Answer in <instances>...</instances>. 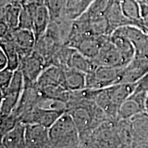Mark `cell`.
I'll return each instance as SVG.
<instances>
[{"label": "cell", "mask_w": 148, "mask_h": 148, "mask_svg": "<svg viewBox=\"0 0 148 148\" xmlns=\"http://www.w3.org/2000/svg\"><path fill=\"white\" fill-rule=\"evenodd\" d=\"M130 134L127 121L108 119L80 136L83 148H124Z\"/></svg>", "instance_id": "obj_1"}, {"label": "cell", "mask_w": 148, "mask_h": 148, "mask_svg": "<svg viewBox=\"0 0 148 148\" xmlns=\"http://www.w3.org/2000/svg\"><path fill=\"white\" fill-rule=\"evenodd\" d=\"M136 83H119L96 90L94 100L110 119L118 121L120 106L134 91Z\"/></svg>", "instance_id": "obj_2"}, {"label": "cell", "mask_w": 148, "mask_h": 148, "mask_svg": "<svg viewBox=\"0 0 148 148\" xmlns=\"http://www.w3.org/2000/svg\"><path fill=\"white\" fill-rule=\"evenodd\" d=\"M51 145L53 148H69L80 145V136L69 112H65L49 128Z\"/></svg>", "instance_id": "obj_3"}, {"label": "cell", "mask_w": 148, "mask_h": 148, "mask_svg": "<svg viewBox=\"0 0 148 148\" xmlns=\"http://www.w3.org/2000/svg\"><path fill=\"white\" fill-rule=\"evenodd\" d=\"M123 68L97 66L95 71L86 74V88L98 90L121 83Z\"/></svg>", "instance_id": "obj_4"}, {"label": "cell", "mask_w": 148, "mask_h": 148, "mask_svg": "<svg viewBox=\"0 0 148 148\" xmlns=\"http://www.w3.org/2000/svg\"><path fill=\"white\" fill-rule=\"evenodd\" d=\"M25 87V79L20 69L14 71L10 85L4 92H1L0 116L10 114L17 106Z\"/></svg>", "instance_id": "obj_5"}, {"label": "cell", "mask_w": 148, "mask_h": 148, "mask_svg": "<svg viewBox=\"0 0 148 148\" xmlns=\"http://www.w3.org/2000/svg\"><path fill=\"white\" fill-rule=\"evenodd\" d=\"M47 66L44 58L34 49L20 57L18 69L23 73L25 84H36L40 74Z\"/></svg>", "instance_id": "obj_6"}, {"label": "cell", "mask_w": 148, "mask_h": 148, "mask_svg": "<svg viewBox=\"0 0 148 148\" xmlns=\"http://www.w3.org/2000/svg\"><path fill=\"white\" fill-rule=\"evenodd\" d=\"M1 41L12 42L15 45L19 57H21L34 49L36 39L32 30L17 27L11 29L8 34L1 37Z\"/></svg>", "instance_id": "obj_7"}, {"label": "cell", "mask_w": 148, "mask_h": 148, "mask_svg": "<svg viewBox=\"0 0 148 148\" xmlns=\"http://www.w3.org/2000/svg\"><path fill=\"white\" fill-rule=\"evenodd\" d=\"M110 35L88 36L83 37L69 45L84 56L93 60L100 51L101 47L110 40Z\"/></svg>", "instance_id": "obj_8"}, {"label": "cell", "mask_w": 148, "mask_h": 148, "mask_svg": "<svg viewBox=\"0 0 148 148\" xmlns=\"http://www.w3.org/2000/svg\"><path fill=\"white\" fill-rule=\"evenodd\" d=\"M64 112L35 107L19 118L25 124H37L49 128Z\"/></svg>", "instance_id": "obj_9"}, {"label": "cell", "mask_w": 148, "mask_h": 148, "mask_svg": "<svg viewBox=\"0 0 148 148\" xmlns=\"http://www.w3.org/2000/svg\"><path fill=\"white\" fill-rule=\"evenodd\" d=\"M32 18L33 32L36 40L45 34L51 22V16L45 3L23 5Z\"/></svg>", "instance_id": "obj_10"}, {"label": "cell", "mask_w": 148, "mask_h": 148, "mask_svg": "<svg viewBox=\"0 0 148 148\" xmlns=\"http://www.w3.org/2000/svg\"><path fill=\"white\" fill-rule=\"evenodd\" d=\"M92 60L97 66L125 67L127 65L124 57L112 43L110 38L103 45L99 53Z\"/></svg>", "instance_id": "obj_11"}, {"label": "cell", "mask_w": 148, "mask_h": 148, "mask_svg": "<svg viewBox=\"0 0 148 148\" xmlns=\"http://www.w3.org/2000/svg\"><path fill=\"white\" fill-rule=\"evenodd\" d=\"M42 93L36 84H25L23 91L13 113L19 119L22 115L38 106Z\"/></svg>", "instance_id": "obj_12"}, {"label": "cell", "mask_w": 148, "mask_h": 148, "mask_svg": "<svg viewBox=\"0 0 148 148\" xmlns=\"http://www.w3.org/2000/svg\"><path fill=\"white\" fill-rule=\"evenodd\" d=\"M36 86L39 88L48 86H62L66 88L64 69L54 65L47 66L37 79Z\"/></svg>", "instance_id": "obj_13"}, {"label": "cell", "mask_w": 148, "mask_h": 148, "mask_svg": "<svg viewBox=\"0 0 148 148\" xmlns=\"http://www.w3.org/2000/svg\"><path fill=\"white\" fill-rule=\"evenodd\" d=\"M26 124L19 121L12 130L3 135L1 144L5 148H27Z\"/></svg>", "instance_id": "obj_14"}, {"label": "cell", "mask_w": 148, "mask_h": 148, "mask_svg": "<svg viewBox=\"0 0 148 148\" xmlns=\"http://www.w3.org/2000/svg\"><path fill=\"white\" fill-rule=\"evenodd\" d=\"M26 140L27 146H42L51 145L49 128L37 124H27Z\"/></svg>", "instance_id": "obj_15"}, {"label": "cell", "mask_w": 148, "mask_h": 148, "mask_svg": "<svg viewBox=\"0 0 148 148\" xmlns=\"http://www.w3.org/2000/svg\"><path fill=\"white\" fill-rule=\"evenodd\" d=\"M105 16L108 22L110 34H112L119 27L127 26V25L135 26L134 23L125 17L123 14L120 7L119 1H114L111 3L105 14Z\"/></svg>", "instance_id": "obj_16"}, {"label": "cell", "mask_w": 148, "mask_h": 148, "mask_svg": "<svg viewBox=\"0 0 148 148\" xmlns=\"http://www.w3.org/2000/svg\"><path fill=\"white\" fill-rule=\"evenodd\" d=\"M119 3L122 12L125 17L132 21L135 26L138 27L148 34L144 27L141 10L138 1L136 0H120Z\"/></svg>", "instance_id": "obj_17"}, {"label": "cell", "mask_w": 148, "mask_h": 148, "mask_svg": "<svg viewBox=\"0 0 148 148\" xmlns=\"http://www.w3.org/2000/svg\"><path fill=\"white\" fill-rule=\"evenodd\" d=\"M110 41L121 53L128 64L135 55V47L132 42L117 29L110 34Z\"/></svg>", "instance_id": "obj_18"}, {"label": "cell", "mask_w": 148, "mask_h": 148, "mask_svg": "<svg viewBox=\"0 0 148 148\" xmlns=\"http://www.w3.org/2000/svg\"><path fill=\"white\" fill-rule=\"evenodd\" d=\"M22 8L21 3L17 1H11L1 7V21L6 23L10 29L17 28Z\"/></svg>", "instance_id": "obj_19"}, {"label": "cell", "mask_w": 148, "mask_h": 148, "mask_svg": "<svg viewBox=\"0 0 148 148\" xmlns=\"http://www.w3.org/2000/svg\"><path fill=\"white\" fill-rule=\"evenodd\" d=\"M144 112V106L132 95L124 101L118 112V121H128Z\"/></svg>", "instance_id": "obj_20"}, {"label": "cell", "mask_w": 148, "mask_h": 148, "mask_svg": "<svg viewBox=\"0 0 148 148\" xmlns=\"http://www.w3.org/2000/svg\"><path fill=\"white\" fill-rule=\"evenodd\" d=\"M97 66L92 59L84 56L75 49H73L70 56L67 64V68L78 70L86 74L92 73Z\"/></svg>", "instance_id": "obj_21"}, {"label": "cell", "mask_w": 148, "mask_h": 148, "mask_svg": "<svg viewBox=\"0 0 148 148\" xmlns=\"http://www.w3.org/2000/svg\"><path fill=\"white\" fill-rule=\"evenodd\" d=\"M66 86L71 91L80 90L86 88V74L78 70L66 68L64 69Z\"/></svg>", "instance_id": "obj_22"}, {"label": "cell", "mask_w": 148, "mask_h": 148, "mask_svg": "<svg viewBox=\"0 0 148 148\" xmlns=\"http://www.w3.org/2000/svg\"><path fill=\"white\" fill-rule=\"evenodd\" d=\"M94 0H67L63 17L73 21L87 10Z\"/></svg>", "instance_id": "obj_23"}, {"label": "cell", "mask_w": 148, "mask_h": 148, "mask_svg": "<svg viewBox=\"0 0 148 148\" xmlns=\"http://www.w3.org/2000/svg\"><path fill=\"white\" fill-rule=\"evenodd\" d=\"M1 48L8 57V65L7 68L14 71L18 69L20 57L15 45L10 41H1Z\"/></svg>", "instance_id": "obj_24"}, {"label": "cell", "mask_w": 148, "mask_h": 148, "mask_svg": "<svg viewBox=\"0 0 148 148\" xmlns=\"http://www.w3.org/2000/svg\"><path fill=\"white\" fill-rule=\"evenodd\" d=\"M112 3V0H94L82 14L89 18L104 16Z\"/></svg>", "instance_id": "obj_25"}, {"label": "cell", "mask_w": 148, "mask_h": 148, "mask_svg": "<svg viewBox=\"0 0 148 148\" xmlns=\"http://www.w3.org/2000/svg\"><path fill=\"white\" fill-rule=\"evenodd\" d=\"M66 3L67 0H45V4L50 14L51 21L63 17Z\"/></svg>", "instance_id": "obj_26"}, {"label": "cell", "mask_w": 148, "mask_h": 148, "mask_svg": "<svg viewBox=\"0 0 148 148\" xmlns=\"http://www.w3.org/2000/svg\"><path fill=\"white\" fill-rule=\"evenodd\" d=\"M38 107L62 112H65L67 110V105L64 101L53 98L45 97L43 95L38 101Z\"/></svg>", "instance_id": "obj_27"}, {"label": "cell", "mask_w": 148, "mask_h": 148, "mask_svg": "<svg viewBox=\"0 0 148 148\" xmlns=\"http://www.w3.org/2000/svg\"><path fill=\"white\" fill-rule=\"evenodd\" d=\"M19 119L13 113L5 116H1V124H0V134L1 137L12 130L19 122Z\"/></svg>", "instance_id": "obj_28"}, {"label": "cell", "mask_w": 148, "mask_h": 148, "mask_svg": "<svg viewBox=\"0 0 148 148\" xmlns=\"http://www.w3.org/2000/svg\"><path fill=\"white\" fill-rule=\"evenodd\" d=\"M14 71L8 69H4L0 71V89L1 92H4L10 85L14 75Z\"/></svg>", "instance_id": "obj_29"}, {"label": "cell", "mask_w": 148, "mask_h": 148, "mask_svg": "<svg viewBox=\"0 0 148 148\" xmlns=\"http://www.w3.org/2000/svg\"><path fill=\"white\" fill-rule=\"evenodd\" d=\"M23 7V6H22ZM18 27L23 29H31L33 31L32 18L31 14L25 8H22L21 15L19 18V23Z\"/></svg>", "instance_id": "obj_30"}, {"label": "cell", "mask_w": 148, "mask_h": 148, "mask_svg": "<svg viewBox=\"0 0 148 148\" xmlns=\"http://www.w3.org/2000/svg\"><path fill=\"white\" fill-rule=\"evenodd\" d=\"M136 88L143 90L148 93V73H146L139 81H138L136 83Z\"/></svg>", "instance_id": "obj_31"}, {"label": "cell", "mask_w": 148, "mask_h": 148, "mask_svg": "<svg viewBox=\"0 0 148 148\" xmlns=\"http://www.w3.org/2000/svg\"><path fill=\"white\" fill-rule=\"evenodd\" d=\"M8 65V59L6 54L1 48H0V71L6 69Z\"/></svg>", "instance_id": "obj_32"}, {"label": "cell", "mask_w": 148, "mask_h": 148, "mask_svg": "<svg viewBox=\"0 0 148 148\" xmlns=\"http://www.w3.org/2000/svg\"><path fill=\"white\" fill-rule=\"evenodd\" d=\"M136 1H138L140 6L142 17H143V16L148 13V0H136Z\"/></svg>", "instance_id": "obj_33"}, {"label": "cell", "mask_w": 148, "mask_h": 148, "mask_svg": "<svg viewBox=\"0 0 148 148\" xmlns=\"http://www.w3.org/2000/svg\"><path fill=\"white\" fill-rule=\"evenodd\" d=\"M142 18H143V23L144 27H145V29H147L148 32V13L143 16V17Z\"/></svg>", "instance_id": "obj_34"}, {"label": "cell", "mask_w": 148, "mask_h": 148, "mask_svg": "<svg viewBox=\"0 0 148 148\" xmlns=\"http://www.w3.org/2000/svg\"><path fill=\"white\" fill-rule=\"evenodd\" d=\"M27 148H53L51 145L42 146H27Z\"/></svg>", "instance_id": "obj_35"}, {"label": "cell", "mask_w": 148, "mask_h": 148, "mask_svg": "<svg viewBox=\"0 0 148 148\" xmlns=\"http://www.w3.org/2000/svg\"><path fill=\"white\" fill-rule=\"evenodd\" d=\"M144 111L146 114L148 115V93L147 95V97H146L145 102V108H144Z\"/></svg>", "instance_id": "obj_36"}, {"label": "cell", "mask_w": 148, "mask_h": 148, "mask_svg": "<svg viewBox=\"0 0 148 148\" xmlns=\"http://www.w3.org/2000/svg\"><path fill=\"white\" fill-rule=\"evenodd\" d=\"M0 148H5V147H3V145H1V146H0Z\"/></svg>", "instance_id": "obj_37"}]
</instances>
